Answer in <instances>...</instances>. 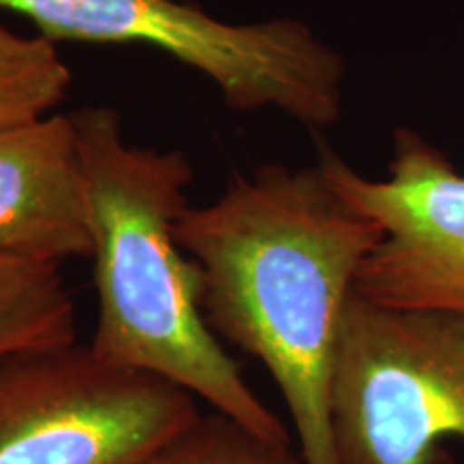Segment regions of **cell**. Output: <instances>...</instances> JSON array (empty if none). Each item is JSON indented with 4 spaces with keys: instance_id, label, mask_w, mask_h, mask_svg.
<instances>
[{
    "instance_id": "3",
    "label": "cell",
    "mask_w": 464,
    "mask_h": 464,
    "mask_svg": "<svg viewBox=\"0 0 464 464\" xmlns=\"http://www.w3.org/2000/svg\"><path fill=\"white\" fill-rule=\"evenodd\" d=\"M54 42L149 45L207 75L237 112L280 110L321 130L344 100V61L304 22L228 24L179 0H0Z\"/></svg>"
},
{
    "instance_id": "7",
    "label": "cell",
    "mask_w": 464,
    "mask_h": 464,
    "mask_svg": "<svg viewBox=\"0 0 464 464\" xmlns=\"http://www.w3.org/2000/svg\"><path fill=\"white\" fill-rule=\"evenodd\" d=\"M86 179L72 114L0 131V256L91 258Z\"/></svg>"
},
{
    "instance_id": "5",
    "label": "cell",
    "mask_w": 464,
    "mask_h": 464,
    "mask_svg": "<svg viewBox=\"0 0 464 464\" xmlns=\"http://www.w3.org/2000/svg\"><path fill=\"white\" fill-rule=\"evenodd\" d=\"M200 415L183 387L89 344L0 357V464H149Z\"/></svg>"
},
{
    "instance_id": "6",
    "label": "cell",
    "mask_w": 464,
    "mask_h": 464,
    "mask_svg": "<svg viewBox=\"0 0 464 464\" xmlns=\"http://www.w3.org/2000/svg\"><path fill=\"white\" fill-rule=\"evenodd\" d=\"M324 179L382 228L355 295L392 310L464 316V174L409 130L393 140L387 179L374 181L324 150Z\"/></svg>"
},
{
    "instance_id": "9",
    "label": "cell",
    "mask_w": 464,
    "mask_h": 464,
    "mask_svg": "<svg viewBox=\"0 0 464 464\" xmlns=\"http://www.w3.org/2000/svg\"><path fill=\"white\" fill-rule=\"evenodd\" d=\"M72 72L54 44L0 24V131L44 119L65 100Z\"/></svg>"
},
{
    "instance_id": "4",
    "label": "cell",
    "mask_w": 464,
    "mask_h": 464,
    "mask_svg": "<svg viewBox=\"0 0 464 464\" xmlns=\"http://www.w3.org/2000/svg\"><path fill=\"white\" fill-rule=\"evenodd\" d=\"M340 464H454L464 440V316L392 310L353 293L335 353Z\"/></svg>"
},
{
    "instance_id": "8",
    "label": "cell",
    "mask_w": 464,
    "mask_h": 464,
    "mask_svg": "<svg viewBox=\"0 0 464 464\" xmlns=\"http://www.w3.org/2000/svg\"><path fill=\"white\" fill-rule=\"evenodd\" d=\"M75 342V305L61 265L0 256V357Z\"/></svg>"
},
{
    "instance_id": "2",
    "label": "cell",
    "mask_w": 464,
    "mask_h": 464,
    "mask_svg": "<svg viewBox=\"0 0 464 464\" xmlns=\"http://www.w3.org/2000/svg\"><path fill=\"white\" fill-rule=\"evenodd\" d=\"M72 116L95 263L92 353L183 387L260 437L290 440L286 423L247 385L208 327L202 269L177 241V224L189 208V160L181 150L127 144L112 108H82Z\"/></svg>"
},
{
    "instance_id": "1",
    "label": "cell",
    "mask_w": 464,
    "mask_h": 464,
    "mask_svg": "<svg viewBox=\"0 0 464 464\" xmlns=\"http://www.w3.org/2000/svg\"><path fill=\"white\" fill-rule=\"evenodd\" d=\"M177 241L202 269L213 334L274 376L304 464H340L332 381L342 321L382 228L346 202L321 168L235 174L207 207H189Z\"/></svg>"
},
{
    "instance_id": "10",
    "label": "cell",
    "mask_w": 464,
    "mask_h": 464,
    "mask_svg": "<svg viewBox=\"0 0 464 464\" xmlns=\"http://www.w3.org/2000/svg\"><path fill=\"white\" fill-rule=\"evenodd\" d=\"M149 464H304L293 440H271L216 411L202 413Z\"/></svg>"
}]
</instances>
